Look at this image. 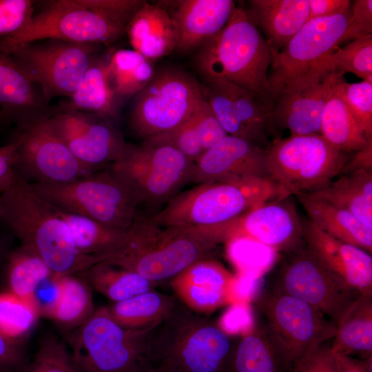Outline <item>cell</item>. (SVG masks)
<instances>
[{
	"mask_svg": "<svg viewBox=\"0 0 372 372\" xmlns=\"http://www.w3.org/2000/svg\"><path fill=\"white\" fill-rule=\"evenodd\" d=\"M108 54L98 56L94 59L70 97L69 103L61 108L94 114L109 119L116 117L120 105L109 81Z\"/></svg>",
	"mask_w": 372,
	"mask_h": 372,
	"instance_id": "cell-32",
	"label": "cell"
},
{
	"mask_svg": "<svg viewBox=\"0 0 372 372\" xmlns=\"http://www.w3.org/2000/svg\"><path fill=\"white\" fill-rule=\"evenodd\" d=\"M229 372H286L258 322L245 331L236 342Z\"/></svg>",
	"mask_w": 372,
	"mask_h": 372,
	"instance_id": "cell-37",
	"label": "cell"
},
{
	"mask_svg": "<svg viewBox=\"0 0 372 372\" xmlns=\"http://www.w3.org/2000/svg\"><path fill=\"white\" fill-rule=\"evenodd\" d=\"M0 118H1V114H0Z\"/></svg>",
	"mask_w": 372,
	"mask_h": 372,
	"instance_id": "cell-59",
	"label": "cell"
},
{
	"mask_svg": "<svg viewBox=\"0 0 372 372\" xmlns=\"http://www.w3.org/2000/svg\"><path fill=\"white\" fill-rule=\"evenodd\" d=\"M348 159L320 134L276 138L266 149L267 176L280 199L324 188L340 175Z\"/></svg>",
	"mask_w": 372,
	"mask_h": 372,
	"instance_id": "cell-9",
	"label": "cell"
},
{
	"mask_svg": "<svg viewBox=\"0 0 372 372\" xmlns=\"http://www.w3.org/2000/svg\"><path fill=\"white\" fill-rule=\"evenodd\" d=\"M194 166V161L172 146L144 142L142 145L127 144L108 168L140 204L158 205L169 200L192 180Z\"/></svg>",
	"mask_w": 372,
	"mask_h": 372,
	"instance_id": "cell-11",
	"label": "cell"
},
{
	"mask_svg": "<svg viewBox=\"0 0 372 372\" xmlns=\"http://www.w3.org/2000/svg\"><path fill=\"white\" fill-rule=\"evenodd\" d=\"M34 14L33 3L30 0H0V37L19 31Z\"/></svg>",
	"mask_w": 372,
	"mask_h": 372,
	"instance_id": "cell-46",
	"label": "cell"
},
{
	"mask_svg": "<svg viewBox=\"0 0 372 372\" xmlns=\"http://www.w3.org/2000/svg\"><path fill=\"white\" fill-rule=\"evenodd\" d=\"M267 176L266 150L227 135L194 162L192 180L200 184Z\"/></svg>",
	"mask_w": 372,
	"mask_h": 372,
	"instance_id": "cell-21",
	"label": "cell"
},
{
	"mask_svg": "<svg viewBox=\"0 0 372 372\" xmlns=\"http://www.w3.org/2000/svg\"><path fill=\"white\" fill-rule=\"evenodd\" d=\"M349 108L367 139L372 138V82L362 81L343 84Z\"/></svg>",
	"mask_w": 372,
	"mask_h": 372,
	"instance_id": "cell-43",
	"label": "cell"
},
{
	"mask_svg": "<svg viewBox=\"0 0 372 372\" xmlns=\"http://www.w3.org/2000/svg\"><path fill=\"white\" fill-rule=\"evenodd\" d=\"M261 327L284 369L332 339L335 324L318 309L294 297L262 289L254 301Z\"/></svg>",
	"mask_w": 372,
	"mask_h": 372,
	"instance_id": "cell-8",
	"label": "cell"
},
{
	"mask_svg": "<svg viewBox=\"0 0 372 372\" xmlns=\"http://www.w3.org/2000/svg\"><path fill=\"white\" fill-rule=\"evenodd\" d=\"M14 168L33 183H66L97 170L81 163L46 121L23 130L18 137Z\"/></svg>",
	"mask_w": 372,
	"mask_h": 372,
	"instance_id": "cell-16",
	"label": "cell"
},
{
	"mask_svg": "<svg viewBox=\"0 0 372 372\" xmlns=\"http://www.w3.org/2000/svg\"><path fill=\"white\" fill-rule=\"evenodd\" d=\"M192 120L204 152L228 135L205 98L194 113Z\"/></svg>",
	"mask_w": 372,
	"mask_h": 372,
	"instance_id": "cell-47",
	"label": "cell"
},
{
	"mask_svg": "<svg viewBox=\"0 0 372 372\" xmlns=\"http://www.w3.org/2000/svg\"><path fill=\"white\" fill-rule=\"evenodd\" d=\"M97 45L45 39L23 45L8 54L41 85L51 101L73 94L98 56Z\"/></svg>",
	"mask_w": 372,
	"mask_h": 372,
	"instance_id": "cell-15",
	"label": "cell"
},
{
	"mask_svg": "<svg viewBox=\"0 0 372 372\" xmlns=\"http://www.w3.org/2000/svg\"><path fill=\"white\" fill-rule=\"evenodd\" d=\"M362 35L351 9L309 19L273 60L268 74L271 107L280 95L320 83L328 74L327 61L338 46Z\"/></svg>",
	"mask_w": 372,
	"mask_h": 372,
	"instance_id": "cell-6",
	"label": "cell"
},
{
	"mask_svg": "<svg viewBox=\"0 0 372 372\" xmlns=\"http://www.w3.org/2000/svg\"><path fill=\"white\" fill-rule=\"evenodd\" d=\"M19 143L18 138L12 143L0 147V193L11 181Z\"/></svg>",
	"mask_w": 372,
	"mask_h": 372,
	"instance_id": "cell-50",
	"label": "cell"
},
{
	"mask_svg": "<svg viewBox=\"0 0 372 372\" xmlns=\"http://www.w3.org/2000/svg\"><path fill=\"white\" fill-rule=\"evenodd\" d=\"M53 208L68 225L76 249L83 256L95 257L112 250L121 243L128 229L110 227L87 217Z\"/></svg>",
	"mask_w": 372,
	"mask_h": 372,
	"instance_id": "cell-38",
	"label": "cell"
},
{
	"mask_svg": "<svg viewBox=\"0 0 372 372\" xmlns=\"http://www.w3.org/2000/svg\"><path fill=\"white\" fill-rule=\"evenodd\" d=\"M178 32L176 49L181 52L200 48L227 23L236 5L231 0L163 1Z\"/></svg>",
	"mask_w": 372,
	"mask_h": 372,
	"instance_id": "cell-24",
	"label": "cell"
},
{
	"mask_svg": "<svg viewBox=\"0 0 372 372\" xmlns=\"http://www.w3.org/2000/svg\"><path fill=\"white\" fill-rule=\"evenodd\" d=\"M330 345L333 353L372 358V295H360L335 324Z\"/></svg>",
	"mask_w": 372,
	"mask_h": 372,
	"instance_id": "cell-30",
	"label": "cell"
},
{
	"mask_svg": "<svg viewBox=\"0 0 372 372\" xmlns=\"http://www.w3.org/2000/svg\"><path fill=\"white\" fill-rule=\"evenodd\" d=\"M331 78L330 72L319 83L277 97L268 114L269 129H287L290 136L320 134Z\"/></svg>",
	"mask_w": 372,
	"mask_h": 372,
	"instance_id": "cell-25",
	"label": "cell"
},
{
	"mask_svg": "<svg viewBox=\"0 0 372 372\" xmlns=\"http://www.w3.org/2000/svg\"><path fill=\"white\" fill-rule=\"evenodd\" d=\"M107 73L110 85L119 105L135 96L155 74L153 61L133 49L110 52Z\"/></svg>",
	"mask_w": 372,
	"mask_h": 372,
	"instance_id": "cell-35",
	"label": "cell"
},
{
	"mask_svg": "<svg viewBox=\"0 0 372 372\" xmlns=\"http://www.w3.org/2000/svg\"><path fill=\"white\" fill-rule=\"evenodd\" d=\"M177 303L175 298L152 289L113 302L107 308L112 318L123 327L152 331L170 314Z\"/></svg>",
	"mask_w": 372,
	"mask_h": 372,
	"instance_id": "cell-34",
	"label": "cell"
},
{
	"mask_svg": "<svg viewBox=\"0 0 372 372\" xmlns=\"http://www.w3.org/2000/svg\"><path fill=\"white\" fill-rule=\"evenodd\" d=\"M284 253L269 273L264 289L302 300L335 324L349 305L362 295L327 271L304 245Z\"/></svg>",
	"mask_w": 372,
	"mask_h": 372,
	"instance_id": "cell-14",
	"label": "cell"
},
{
	"mask_svg": "<svg viewBox=\"0 0 372 372\" xmlns=\"http://www.w3.org/2000/svg\"><path fill=\"white\" fill-rule=\"evenodd\" d=\"M31 185L55 209L110 227L127 229L138 216L139 201L109 168L70 183Z\"/></svg>",
	"mask_w": 372,
	"mask_h": 372,
	"instance_id": "cell-10",
	"label": "cell"
},
{
	"mask_svg": "<svg viewBox=\"0 0 372 372\" xmlns=\"http://www.w3.org/2000/svg\"><path fill=\"white\" fill-rule=\"evenodd\" d=\"M304 245L331 275L362 295H372L371 254L327 234L309 219L302 222Z\"/></svg>",
	"mask_w": 372,
	"mask_h": 372,
	"instance_id": "cell-20",
	"label": "cell"
},
{
	"mask_svg": "<svg viewBox=\"0 0 372 372\" xmlns=\"http://www.w3.org/2000/svg\"><path fill=\"white\" fill-rule=\"evenodd\" d=\"M1 220L21 246L42 259L54 276L76 275L95 263L76 249L66 223L14 168L0 193Z\"/></svg>",
	"mask_w": 372,
	"mask_h": 372,
	"instance_id": "cell-1",
	"label": "cell"
},
{
	"mask_svg": "<svg viewBox=\"0 0 372 372\" xmlns=\"http://www.w3.org/2000/svg\"><path fill=\"white\" fill-rule=\"evenodd\" d=\"M94 289L118 302L154 289L152 282L132 271L105 262H96L79 273Z\"/></svg>",
	"mask_w": 372,
	"mask_h": 372,
	"instance_id": "cell-36",
	"label": "cell"
},
{
	"mask_svg": "<svg viewBox=\"0 0 372 372\" xmlns=\"http://www.w3.org/2000/svg\"><path fill=\"white\" fill-rule=\"evenodd\" d=\"M309 219L330 236L372 254V227L350 211L307 194L296 196Z\"/></svg>",
	"mask_w": 372,
	"mask_h": 372,
	"instance_id": "cell-29",
	"label": "cell"
},
{
	"mask_svg": "<svg viewBox=\"0 0 372 372\" xmlns=\"http://www.w3.org/2000/svg\"><path fill=\"white\" fill-rule=\"evenodd\" d=\"M246 10L271 48L273 60L309 19V0H251Z\"/></svg>",
	"mask_w": 372,
	"mask_h": 372,
	"instance_id": "cell-26",
	"label": "cell"
},
{
	"mask_svg": "<svg viewBox=\"0 0 372 372\" xmlns=\"http://www.w3.org/2000/svg\"><path fill=\"white\" fill-rule=\"evenodd\" d=\"M1 251H2V246H1V240H0V258H1Z\"/></svg>",
	"mask_w": 372,
	"mask_h": 372,
	"instance_id": "cell-57",
	"label": "cell"
},
{
	"mask_svg": "<svg viewBox=\"0 0 372 372\" xmlns=\"http://www.w3.org/2000/svg\"><path fill=\"white\" fill-rule=\"evenodd\" d=\"M289 372H335L330 345H320L295 364Z\"/></svg>",
	"mask_w": 372,
	"mask_h": 372,
	"instance_id": "cell-48",
	"label": "cell"
},
{
	"mask_svg": "<svg viewBox=\"0 0 372 372\" xmlns=\"http://www.w3.org/2000/svg\"><path fill=\"white\" fill-rule=\"evenodd\" d=\"M351 19L364 35L372 32V1L356 0L351 9Z\"/></svg>",
	"mask_w": 372,
	"mask_h": 372,
	"instance_id": "cell-52",
	"label": "cell"
},
{
	"mask_svg": "<svg viewBox=\"0 0 372 372\" xmlns=\"http://www.w3.org/2000/svg\"><path fill=\"white\" fill-rule=\"evenodd\" d=\"M141 372H172L169 368L164 365H156L153 366L147 369H145Z\"/></svg>",
	"mask_w": 372,
	"mask_h": 372,
	"instance_id": "cell-55",
	"label": "cell"
},
{
	"mask_svg": "<svg viewBox=\"0 0 372 372\" xmlns=\"http://www.w3.org/2000/svg\"><path fill=\"white\" fill-rule=\"evenodd\" d=\"M52 281L55 296L41 314L63 328H78L95 310L90 285L74 275L54 276Z\"/></svg>",
	"mask_w": 372,
	"mask_h": 372,
	"instance_id": "cell-31",
	"label": "cell"
},
{
	"mask_svg": "<svg viewBox=\"0 0 372 372\" xmlns=\"http://www.w3.org/2000/svg\"><path fill=\"white\" fill-rule=\"evenodd\" d=\"M134 50L154 61L176 49L177 27L167 11L147 1L125 29Z\"/></svg>",
	"mask_w": 372,
	"mask_h": 372,
	"instance_id": "cell-27",
	"label": "cell"
},
{
	"mask_svg": "<svg viewBox=\"0 0 372 372\" xmlns=\"http://www.w3.org/2000/svg\"><path fill=\"white\" fill-rule=\"evenodd\" d=\"M331 73L329 94L321 119L320 135L343 153L355 152L365 147L371 139H367L363 134L346 101L344 74Z\"/></svg>",
	"mask_w": 372,
	"mask_h": 372,
	"instance_id": "cell-28",
	"label": "cell"
},
{
	"mask_svg": "<svg viewBox=\"0 0 372 372\" xmlns=\"http://www.w3.org/2000/svg\"><path fill=\"white\" fill-rule=\"evenodd\" d=\"M203 98L202 87L190 74L162 69L135 96L130 125L145 139L171 131L192 118Z\"/></svg>",
	"mask_w": 372,
	"mask_h": 372,
	"instance_id": "cell-13",
	"label": "cell"
},
{
	"mask_svg": "<svg viewBox=\"0 0 372 372\" xmlns=\"http://www.w3.org/2000/svg\"><path fill=\"white\" fill-rule=\"evenodd\" d=\"M203 94L226 133L251 142L265 150L268 114L246 90L222 79H207Z\"/></svg>",
	"mask_w": 372,
	"mask_h": 372,
	"instance_id": "cell-19",
	"label": "cell"
},
{
	"mask_svg": "<svg viewBox=\"0 0 372 372\" xmlns=\"http://www.w3.org/2000/svg\"><path fill=\"white\" fill-rule=\"evenodd\" d=\"M110 120L60 108L46 121L81 163L97 170L113 163L127 145Z\"/></svg>",
	"mask_w": 372,
	"mask_h": 372,
	"instance_id": "cell-17",
	"label": "cell"
},
{
	"mask_svg": "<svg viewBox=\"0 0 372 372\" xmlns=\"http://www.w3.org/2000/svg\"><path fill=\"white\" fill-rule=\"evenodd\" d=\"M19 372H82L70 350L61 341L48 338L42 341L32 360Z\"/></svg>",
	"mask_w": 372,
	"mask_h": 372,
	"instance_id": "cell-42",
	"label": "cell"
},
{
	"mask_svg": "<svg viewBox=\"0 0 372 372\" xmlns=\"http://www.w3.org/2000/svg\"><path fill=\"white\" fill-rule=\"evenodd\" d=\"M0 372H17V371L0 369Z\"/></svg>",
	"mask_w": 372,
	"mask_h": 372,
	"instance_id": "cell-56",
	"label": "cell"
},
{
	"mask_svg": "<svg viewBox=\"0 0 372 372\" xmlns=\"http://www.w3.org/2000/svg\"><path fill=\"white\" fill-rule=\"evenodd\" d=\"M278 198L269 178L207 182L174 196L151 218L162 227L194 229L216 245V236L223 227L258 205Z\"/></svg>",
	"mask_w": 372,
	"mask_h": 372,
	"instance_id": "cell-4",
	"label": "cell"
},
{
	"mask_svg": "<svg viewBox=\"0 0 372 372\" xmlns=\"http://www.w3.org/2000/svg\"><path fill=\"white\" fill-rule=\"evenodd\" d=\"M41 313L38 298H24L8 291L0 292V334L13 341L26 335Z\"/></svg>",
	"mask_w": 372,
	"mask_h": 372,
	"instance_id": "cell-40",
	"label": "cell"
},
{
	"mask_svg": "<svg viewBox=\"0 0 372 372\" xmlns=\"http://www.w3.org/2000/svg\"><path fill=\"white\" fill-rule=\"evenodd\" d=\"M25 360L20 342L0 334V369L19 372L26 364Z\"/></svg>",
	"mask_w": 372,
	"mask_h": 372,
	"instance_id": "cell-49",
	"label": "cell"
},
{
	"mask_svg": "<svg viewBox=\"0 0 372 372\" xmlns=\"http://www.w3.org/2000/svg\"><path fill=\"white\" fill-rule=\"evenodd\" d=\"M124 33L123 28L87 8L81 0L51 1L19 31L0 37V52L8 54L23 45L45 39L109 44Z\"/></svg>",
	"mask_w": 372,
	"mask_h": 372,
	"instance_id": "cell-12",
	"label": "cell"
},
{
	"mask_svg": "<svg viewBox=\"0 0 372 372\" xmlns=\"http://www.w3.org/2000/svg\"><path fill=\"white\" fill-rule=\"evenodd\" d=\"M182 304L196 313H209L236 299V278L209 258L199 260L169 280Z\"/></svg>",
	"mask_w": 372,
	"mask_h": 372,
	"instance_id": "cell-22",
	"label": "cell"
},
{
	"mask_svg": "<svg viewBox=\"0 0 372 372\" xmlns=\"http://www.w3.org/2000/svg\"><path fill=\"white\" fill-rule=\"evenodd\" d=\"M325 69L327 74L351 72L372 82V34L362 35L338 48L327 60Z\"/></svg>",
	"mask_w": 372,
	"mask_h": 372,
	"instance_id": "cell-41",
	"label": "cell"
},
{
	"mask_svg": "<svg viewBox=\"0 0 372 372\" xmlns=\"http://www.w3.org/2000/svg\"><path fill=\"white\" fill-rule=\"evenodd\" d=\"M307 194L350 211L372 227V171L340 174L324 188Z\"/></svg>",
	"mask_w": 372,
	"mask_h": 372,
	"instance_id": "cell-33",
	"label": "cell"
},
{
	"mask_svg": "<svg viewBox=\"0 0 372 372\" xmlns=\"http://www.w3.org/2000/svg\"><path fill=\"white\" fill-rule=\"evenodd\" d=\"M288 198L258 205L225 225L222 242L248 239L283 252L302 246V222Z\"/></svg>",
	"mask_w": 372,
	"mask_h": 372,
	"instance_id": "cell-18",
	"label": "cell"
},
{
	"mask_svg": "<svg viewBox=\"0 0 372 372\" xmlns=\"http://www.w3.org/2000/svg\"><path fill=\"white\" fill-rule=\"evenodd\" d=\"M152 331L125 328L102 307L76 329L70 352L82 372H141L154 366Z\"/></svg>",
	"mask_w": 372,
	"mask_h": 372,
	"instance_id": "cell-7",
	"label": "cell"
},
{
	"mask_svg": "<svg viewBox=\"0 0 372 372\" xmlns=\"http://www.w3.org/2000/svg\"><path fill=\"white\" fill-rule=\"evenodd\" d=\"M216 247L194 229L162 227L138 215L117 247L94 258L95 263L117 266L156 283L209 258Z\"/></svg>",
	"mask_w": 372,
	"mask_h": 372,
	"instance_id": "cell-2",
	"label": "cell"
},
{
	"mask_svg": "<svg viewBox=\"0 0 372 372\" xmlns=\"http://www.w3.org/2000/svg\"><path fill=\"white\" fill-rule=\"evenodd\" d=\"M236 343L220 325L178 302L152 331L149 353L154 366L172 372H229Z\"/></svg>",
	"mask_w": 372,
	"mask_h": 372,
	"instance_id": "cell-5",
	"label": "cell"
},
{
	"mask_svg": "<svg viewBox=\"0 0 372 372\" xmlns=\"http://www.w3.org/2000/svg\"><path fill=\"white\" fill-rule=\"evenodd\" d=\"M53 273L39 256L20 246L10 254L6 265L7 291L24 298H38L40 285Z\"/></svg>",
	"mask_w": 372,
	"mask_h": 372,
	"instance_id": "cell-39",
	"label": "cell"
},
{
	"mask_svg": "<svg viewBox=\"0 0 372 372\" xmlns=\"http://www.w3.org/2000/svg\"><path fill=\"white\" fill-rule=\"evenodd\" d=\"M358 170L372 171V139L365 147L355 152L351 158H349L340 174Z\"/></svg>",
	"mask_w": 372,
	"mask_h": 372,
	"instance_id": "cell-54",
	"label": "cell"
},
{
	"mask_svg": "<svg viewBox=\"0 0 372 372\" xmlns=\"http://www.w3.org/2000/svg\"><path fill=\"white\" fill-rule=\"evenodd\" d=\"M145 143L172 146L194 162L204 153L192 118L171 131L146 138Z\"/></svg>",
	"mask_w": 372,
	"mask_h": 372,
	"instance_id": "cell-44",
	"label": "cell"
},
{
	"mask_svg": "<svg viewBox=\"0 0 372 372\" xmlns=\"http://www.w3.org/2000/svg\"><path fill=\"white\" fill-rule=\"evenodd\" d=\"M0 217H1V209H0Z\"/></svg>",
	"mask_w": 372,
	"mask_h": 372,
	"instance_id": "cell-58",
	"label": "cell"
},
{
	"mask_svg": "<svg viewBox=\"0 0 372 372\" xmlns=\"http://www.w3.org/2000/svg\"><path fill=\"white\" fill-rule=\"evenodd\" d=\"M41 85L14 60L0 52V114L22 130L50 118V105Z\"/></svg>",
	"mask_w": 372,
	"mask_h": 372,
	"instance_id": "cell-23",
	"label": "cell"
},
{
	"mask_svg": "<svg viewBox=\"0 0 372 372\" xmlns=\"http://www.w3.org/2000/svg\"><path fill=\"white\" fill-rule=\"evenodd\" d=\"M333 355L335 372H372V358L362 359L338 353Z\"/></svg>",
	"mask_w": 372,
	"mask_h": 372,
	"instance_id": "cell-53",
	"label": "cell"
},
{
	"mask_svg": "<svg viewBox=\"0 0 372 372\" xmlns=\"http://www.w3.org/2000/svg\"><path fill=\"white\" fill-rule=\"evenodd\" d=\"M81 1L87 8L124 30L146 2L142 0H81Z\"/></svg>",
	"mask_w": 372,
	"mask_h": 372,
	"instance_id": "cell-45",
	"label": "cell"
},
{
	"mask_svg": "<svg viewBox=\"0 0 372 372\" xmlns=\"http://www.w3.org/2000/svg\"><path fill=\"white\" fill-rule=\"evenodd\" d=\"M196 59L206 79L225 80L246 90L269 114L273 54L246 9L236 7L224 28L199 48Z\"/></svg>",
	"mask_w": 372,
	"mask_h": 372,
	"instance_id": "cell-3",
	"label": "cell"
},
{
	"mask_svg": "<svg viewBox=\"0 0 372 372\" xmlns=\"http://www.w3.org/2000/svg\"><path fill=\"white\" fill-rule=\"evenodd\" d=\"M309 19L344 14L351 8L349 0H309Z\"/></svg>",
	"mask_w": 372,
	"mask_h": 372,
	"instance_id": "cell-51",
	"label": "cell"
}]
</instances>
